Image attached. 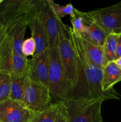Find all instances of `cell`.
<instances>
[{
	"mask_svg": "<svg viewBox=\"0 0 121 122\" xmlns=\"http://www.w3.org/2000/svg\"><path fill=\"white\" fill-rule=\"evenodd\" d=\"M70 40L74 48L78 70V82L73 99L94 98L103 100L121 98L117 91L105 92L102 89L103 69L90 60L84 48L80 37L68 26Z\"/></svg>",
	"mask_w": 121,
	"mask_h": 122,
	"instance_id": "cell-1",
	"label": "cell"
},
{
	"mask_svg": "<svg viewBox=\"0 0 121 122\" xmlns=\"http://www.w3.org/2000/svg\"><path fill=\"white\" fill-rule=\"evenodd\" d=\"M49 70L48 89L52 104L62 105L73 98L71 88L66 79L58 46L49 48Z\"/></svg>",
	"mask_w": 121,
	"mask_h": 122,
	"instance_id": "cell-2",
	"label": "cell"
},
{
	"mask_svg": "<svg viewBox=\"0 0 121 122\" xmlns=\"http://www.w3.org/2000/svg\"><path fill=\"white\" fill-rule=\"evenodd\" d=\"M43 0H7L0 4V23L4 27L17 23L28 25L39 14Z\"/></svg>",
	"mask_w": 121,
	"mask_h": 122,
	"instance_id": "cell-3",
	"label": "cell"
},
{
	"mask_svg": "<svg viewBox=\"0 0 121 122\" xmlns=\"http://www.w3.org/2000/svg\"><path fill=\"white\" fill-rule=\"evenodd\" d=\"M103 101L94 98L71 99L60 105V110L66 122H100Z\"/></svg>",
	"mask_w": 121,
	"mask_h": 122,
	"instance_id": "cell-4",
	"label": "cell"
},
{
	"mask_svg": "<svg viewBox=\"0 0 121 122\" xmlns=\"http://www.w3.org/2000/svg\"><path fill=\"white\" fill-rule=\"evenodd\" d=\"M68 26L62 21L60 23L58 49L63 69L72 90L73 97L78 82V70L75 52L70 40Z\"/></svg>",
	"mask_w": 121,
	"mask_h": 122,
	"instance_id": "cell-5",
	"label": "cell"
},
{
	"mask_svg": "<svg viewBox=\"0 0 121 122\" xmlns=\"http://www.w3.org/2000/svg\"><path fill=\"white\" fill-rule=\"evenodd\" d=\"M23 103L34 113L47 109L52 104L48 88L26 76Z\"/></svg>",
	"mask_w": 121,
	"mask_h": 122,
	"instance_id": "cell-6",
	"label": "cell"
},
{
	"mask_svg": "<svg viewBox=\"0 0 121 122\" xmlns=\"http://www.w3.org/2000/svg\"><path fill=\"white\" fill-rule=\"evenodd\" d=\"M86 13L92 21L107 35L121 33V2Z\"/></svg>",
	"mask_w": 121,
	"mask_h": 122,
	"instance_id": "cell-7",
	"label": "cell"
},
{
	"mask_svg": "<svg viewBox=\"0 0 121 122\" xmlns=\"http://www.w3.org/2000/svg\"><path fill=\"white\" fill-rule=\"evenodd\" d=\"M34 113L23 102L8 100L0 102L1 122H32Z\"/></svg>",
	"mask_w": 121,
	"mask_h": 122,
	"instance_id": "cell-8",
	"label": "cell"
},
{
	"mask_svg": "<svg viewBox=\"0 0 121 122\" xmlns=\"http://www.w3.org/2000/svg\"><path fill=\"white\" fill-rule=\"evenodd\" d=\"M49 70V49L40 54L33 56L30 59L29 69L27 76L36 82L48 88Z\"/></svg>",
	"mask_w": 121,
	"mask_h": 122,
	"instance_id": "cell-9",
	"label": "cell"
},
{
	"mask_svg": "<svg viewBox=\"0 0 121 122\" xmlns=\"http://www.w3.org/2000/svg\"><path fill=\"white\" fill-rule=\"evenodd\" d=\"M41 13L49 38V48L58 46L60 23L62 21L56 15L50 0H43Z\"/></svg>",
	"mask_w": 121,
	"mask_h": 122,
	"instance_id": "cell-10",
	"label": "cell"
},
{
	"mask_svg": "<svg viewBox=\"0 0 121 122\" xmlns=\"http://www.w3.org/2000/svg\"><path fill=\"white\" fill-rule=\"evenodd\" d=\"M27 26L30 29L32 38L36 44V51L34 56L40 54L49 49L48 35L44 25L41 10L39 14L31 19Z\"/></svg>",
	"mask_w": 121,
	"mask_h": 122,
	"instance_id": "cell-11",
	"label": "cell"
},
{
	"mask_svg": "<svg viewBox=\"0 0 121 122\" xmlns=\"http://www.w3.org/2000/svg\"><path fill=\"white\" fill-rule=\"evenodd\" d=\"M78 13L82 17L83 24L86 30L84 35L79 36L82 39H85L95 45L103 48L108 35L92 21L86 12H82L78 10Z\"/></svg>",
	"mask_w": 121,
	"mask_h": 122,
	"instance_id": "cell-12",
	"label": "cell"
},
{
	"mask_svg": "<svg viewBox=\"0 0 121 122\" xmlns=\"http://www.w3.org/2000/svg\"><path fill=\"white\" fill-rule=\"evenodd\" d=\"M29 63L30 60L24 56L14 53L10 61L0 69V72L13 77H26L28 74Z\"/></svg>",
	"mask_w": 121,
	"mask_h": 122,
	"instance_id": "cell-13",
	"label": "cell"
},
{
	"mask_svg": "<svg viewBox=\"0 0 121 122\" xmlns=\"http://www.w3.org/2000/svg\"><path fill=\"white\" fill-rule=\"evenodd\" d=\"M121 81V69L114 61H110L103 69L102 89L105 92L116 91L114 85Z\"/></svg>",
	"mask_w": 121,
	"mask_h": 122,
	"instance_id": "cell-14",
	"label": "cell"
},
{
	"mask_svg": "<svg viewBox=\"0 0 121 122\" xmlns=\"http://www.w3.org/2000/svg\"><path fill=\"white\" fill-rule=\"evenodd\" d=\"M80 39L87 55L90 60L94 64L103 69L108 63L104 56L103 48L95 45L85 39H82L81 37Z\"/></svg>",
	"mask_w": 121,
	"mask_h": 122,
	"instance_id": "cell-15",
	"label": "cell"
},
{
	"mask_svg": "<svg viewBox=\"0 0 121 122\" xmlns=\"http://www.w3.org/2000/svg\"><path fill=\"white\" fill-rule=\"evenodd\" d=\"M27 27L26 23H17L6 27L7 30L13 38V50L15 54L23 55L21 48Z\"/></svg>",
	"mask_w": 121,
	"mask_h": 122,
	"instance_id": "cell-16",
	"label": "cell"
},
{
	"mask_svg": "<svg viewBox=\"0 0 121 122\" xmlns=\"http://www.w3.org/2000/svg\"><path fill=\"white\" fill-rule=\"evenodd\" d=\"M60 112V105L52 104L39 113H34L32 122H56Z\"/></svg>",
	"mask_w": 121,
	"mask_h": 122,
	"instance_id": "cell-17",
	"label": "cell"
},
{
	"mask_svg": "<svg viewBox=\"0 0 121 122\" xmlns=\"http://www.w3.org/2000/svg\"><path fill=\"white\" fill-rule=\"evenodd\" d=\"M119 34L108 35L103 46L104 56L107 62L115 61L117 59L116 51H117V41Z\"/></svg>",
	"mask_w": 121,
	"mask_h": 122,
	"instance_id": "cell-18",
	"label": "cell"
},
{
	"mask_svg": "<svg viewBox=\"0 0 121 122\" xmlns=\"http://www.w3.org/2000/svg\"><path fill=\"white\" fill-rule=\"evenodd\" d=\"M11 77V91L9 95L10 100L23 102L24 92V83L26 77Z\"/></svg>",
	"mask_w": 121,
	"mask_h": 122,
	"instance_id": "cell-19",
	"label": "cell"
},
{
	"mask_svg": "<svg viewBox=\"0 0 121 122\" xmlns=\"http://www.w3.org/2000/svg\"><path fill=\"white\" fill-rule=\"evenodd\" d=\"M11 77L8 74L0 72V102L9 98Z\"/></svg>",
	"mask_w": 121,
	"mask_h": 122,
	"instance_id": "cell-20",
	"label": "cell"
},
{
	"mask_svg": "<svg viewBox=\"0 0 121 122\" xmlns=\"http://www.w3.org/2000/svg\"><path fill=\"white\" fill-rule=\"evenodd\" d=\"M50 2L53 11L59 19L61 20L62 18L68 15H70L71 18L74 17L75 15L74 11L75 8L71 3L68 4L65 6H62L55 2L53 0H50Z\"/></svg>",
	"mask_w": 121,
	"mask_h": 122,
	"instance_id": "cell-21",
	"label": "cell"
},
{
	"mask_svg": "<svg viewBox=\"0 0 121 122\" xmlns=\"http://www.w3.org/2000/svg\"><path fill=\"white\" fill-rule=\"evenodd\" d=\"M74 11L75 15L70 19L72 25V28L78 35L81 36L86 32V30L83 24L82 17L78 13V10L75 8Z\"/></svg>",
	"mask_w": 121,
	"mask_h": 122,
	"instance_id": "cell-22",
	"label": "cell"
},
{
	"mask_svg": "<svg viewBox=\"0 0 121 122\" xmlns=\"http://www.w3.org/2000/svg\"><path fill=\"white\" fill-rule=\"evenodd\" d=\"M21 51L23 55L26 57L31 56L33 57L34 56L36 51V44L34 41L32 37L24 41Z\"/></svg>",
	"mask_w": 121,
	"mask_h": 122,
	"instance_id": "cell-23",
	"label": "cell"
},
{
	"mask_svg": "<svg viewBox=\"0 0 121 122\" xmlns=\"http://www.w3.org/2000/svg\"><path fill=\"white\" fill-rule=\"evenodd\" d=\"M7 35V29L6 27H4L3 28L0 29V57H1V52H2V47H3L4 42L5 39Z\"/></svg>",
	"mask_w": 121,
	"mask_h": 122,
	"instance_id": "cell-24",
	"label": "cell"
},
{
	"mask_svg": "<svg viewBox=\"0 0 121 122\" xmlns=\"http://www.w3.org/2000/svg\"><path fill=\"white\" fill-rule=\"evenodd\" d=\"M116 57L117 58L121 57V33L119 34L117 41V51H116Z\"/></svg>",
	"mask_w": 121,
	"mask_h": 122,
	"instance_id": "cell-25",
	"label": "cell"
},
{
	"mask_svg": "<svg viewBox=\"0 0 121 122\" xmlns=\"http://www.w3.org/2000/svg\"><path fill=\"white\" fill-rule=\"evenodd\" d=\"M56 122H66V120H65V117L64 116V115L62 114L61 112V110H60V114H59V116L58 117V120H57Z\"/></svg>",
	"mask_w": 121,
	"mask_h": 122,
	"instance_id": "cell-26",
	"label": "cell"
},
{
	"mask_svg": "<svg viewBox=\"0 0 121 122\" xmlns=\"http://www.w3.org/2000/svg\"><path fill=\"white\" fill-rule=\"evenodd\" d=\"M115 63H116V65L121 69V57H119V58H117L116 60L115 61Z\"/></svg>",
	"mask_w": 121,
	"mask_h": 122,
	"instance_id": "cell-27",
	"label": "cell"
},
{
	"mask_svg": "<svg viewBox=\"0 0 121 122\" xmlns=\"http://www.w3.org/2000/svg\"><path fill=\"white\" fill-rule=\"evenodd\" d=\"M4 27V26L3 25H2V24H1V23H0V29H2V28H3Z\"/></svg>",
	"mask_w": 121,
	"mask_h": 122,
	"instance_id": "cell-28",
	"label": "cell"
},
{
	"mask_svg": "<svg viewBox=\"0 0 121 122\" xmlns=\"http://www.w3.org/2000/svg\"><path fill=\"white\" fill-rule=\"evenodd\" d=\"M3 1H4V0H0V4H1L2 3V2H3Z\"/></svg>",
	"mask_w": 121,
	"mask_h": 122,
	"instance_id": "cell-29",
	"label": "cell"
},
{
	"mask_svg": "<svg viewBox=\"0 0 121 122\" xmlns=\"http://www.w3.org/2000/svg\"><path fill=\"white\" fill-rule=\"evenodd\" d=\"M100 122H103V120H102V121H101Z\"/></svg>",
	"mask_w": 121,
	"mask_h": 122,
	"instance_id": "cell-30",
	"label": "cell"
},
{
	"mask_svg": "<svg viewBox=\"0 0 121 122\" xmlns=\"http://www.w3.org/2000/svg\"></svg>",
	"mask_w": 121,
	"mask_h": 122,
	"instance_id": "cell-31",
	"label": "cell"
}]
</instances>
